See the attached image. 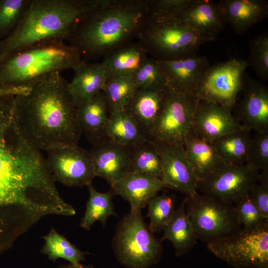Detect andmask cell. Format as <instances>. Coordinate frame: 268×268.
<instances>
[{
	"label": "cell",
	"instance_id": "obj_28",
	"mask_svg": "<svg viewBox=\"0 0 268 268\" xmlns=\"http://www.w3.org/2000/svg\"><path fill=\"white\" fill-rule=\"evenodd\" d=\"M105 136L114 142L129 148L149 139L135 121L125 110L110 113L105 128Z\"/></svg>",
	"mask_w": 268,
	"mask_h": 268
},
{
	"label": "cell",
	"instance_id": "obj_20",
	"mask_svg": "<svg viewBox=\"0 0 268 268\" xmlns=\"http://www.w3.org/2000/svg\"><path fill=\"white\" fill-rule=\"evenodd\" d=\"M169 90L168 86L137 89L125 109L148 138L164 106Z\"/></svg>",
	"mask_w": 268,
	"mask_h": 268
},
{
	"label": "cell",
	"instance_id": "obj_19",
	"mask_svg": "<svg viewBox=\"0 0 268 268\" xmlns=\"http://www.w3.org/2000/svg\"><path fill=\"white\" fill-rule=\"evenodd\" d=\"M111 187L115 194L129 203L130 211L134 213H140L153 197L166 188L158 177L133 171L111 185Z\"/></svg>",
	"mask_w": 268,
	"mask_h": 268
},
{
	"label": "cell",
	"instance_id": "obj_11",
	"mask_svg": "<svg viewBox=\"0 0 268 268\" xmlns=\"http://www.w3.org/2000/svg\"><path fill=\"white\" fill-rule=\"evenodd\" d=\"M198 99L169 88L164 106L149 134V139L184 145L193 127Z\"/></svg>",
	"mask_w": 268,
	"mask_h": 268
},
{
	"label": "cell",
	"instance_id": "obj_12",
	"mask_svg": "<svg viewBox=\"0 0 268 268\" xmlns=\"http://www.w3.org/2000/svg\"><path fill=\"white\" fill-rule=\"evenodd\" d=\"M260 171L246 164H224L203 179L198 181L197 190L202 195L234 204L248 195Z\"/></svg>",
	"mask_w": 268,
	"mask_h": 268
},
{
	"label": "cell",
	"instance_id": "obj_17",
	"mask_svg": "<svg viewBox=\"0 0 268 268\" xmlns=\"http://www.w3.org/2000/svg\"><path fill=\"white\" fill-rule=\"evenodd\" d=\"M241 128L230 110L216 104L198 99L192 129L200 138L211 143Z\"/></svg>",
	"mask_w": 268,
	"mask_h": 268
},
{
	"label": "cell",
	"instance_id": "obj_31",
	"mask_svg": "<svg viewBox=\"0 0 268 268\" xmlns=\"http://www.w3.org/2000/svg\"><path fill=\"white\" fill-rule=\"evenodd\" d=\"M45 244L41 253L48 256V259L55 262L58 259H64L71 265L77 266L85 260L88 253L83 252L72 244L54 228L43 237Z\"/></svg>",
	"mask_w": 268,
	"mask_h": 268
},
{
	"label": "cell",
	"instance_id": "obj_15",
	"mask_svg": "<svg viewBox=\"0 0 268 268\" xmlns=\"http://www.w3.org/2000/svg\"><path fill=\"white\" fill-rule=\"evenodd\" d=\"M240 94L239 102L234 106L235 119L243 129L256 133L268 132V87L245 73Z\"/></svg>",
	"mask_w": 268,
	"mask_h": 268
},
{
	"label": "cell",
	"instance_id": "obj_1",
	"mask_svg": "<svg viewBox=\"0 0 268 268\" xmlns=\"http://www.w3.org/2000/svg\"><path fill=\"white\" fill-rule=\"evenodd\" d=\"M14 97L0 98V231L28 230L66 206L40 150L18 124Z\"/></svg>",
	"mask_w": 268,
	"mask_h": 268
},
{
	"label": "cell",
	"instance_id": "obj_24",
	"mask_svg": "<svg viewBox=\"0 0 268 268\" xmlns=\"http://www.w3.org/2000/svg\"><path fill=\"white\" fill-rule=\"evenodd\" d=\"M148 53L142 45L130 42L108 52L103 57L106 81L131 76L147 59Z\"/></svg>",
	"mask_w": 268,
	"mask_h": 268
},
{
	"label": "cell",
	"instance_id": "obj_13",
	"mask_svg": "<svg viewBox=\"0 0 268 268\" xmlns=\"http://www.w3.org/2000/svg\"><path fill=\"white\" fill-rule=\"evenodd\" d=\"M46 151V165L55 182L69 187H81L92 183L96 177L89 152L78 145Z\"/></svg>",
	"mask_w": 268,
	"mask_h": 268
},
{
	"label": "cell",
	"instance_id": "obj_36",
	"mask_svg": "<svg viewBox=\"0 0 268 268\" xmlns=\"http://www.w3.org/2000/svg\"><path fill=\"white\" fill-rule=\"evenodd\" d=\"M131 76L136 89L168 86L167 78L159 61L152 57H148Z\"/></svg>",
	"mask_w": 268,
	"mask_h": 268
},
{
	"label": "cell",
	"instance_id": "obj_21",
	"mask_svg": "<svg viewBox=\"0 0 268 268\" xmlns=\"http://www.w3.org/2000/svg\"><path fill=\"white\" fill-rule=\"evenodd\" d=\"M193 28L206 42L214 41L225 23L217 2L194 0L177 17Z\"/></svg>",
	"mask_w": 268,
	"mask_h": 268
},
{
	"label": "cell",
	"instance_id": "obj_23",
	"mask_svg": "<svg viewBox=\"0 0 268 268\" xmlns=\"http://www.w3.org/2000/svg\"><path fill=\"white\" fill-rule=\"evenodd\" d=\"M73 76L68 83V90L77 107L100 93L106 82L102 62L90 63L82 60L72 68Z\"/></svg>",
	"mask_w": 268,
	"mask_h": 268
},
{
	"label": "cell",
	"instance_id": "obj_22",
	"mask_svg": "<svg viewBox=\"0 0 268 268\" xmlns=\"http://www.w3.org/2000/svg\"><path fill=\"white\" fill-rule=\"evenodd\" d=\"M223 19L242 34L268 15L266 0H221L217 2Z\"/></svg>",
	"mask_w": 268,
	"mask_h": 268
},
{
	"label": "cell",
	"instance_id": "obj_14",
	"mask_svg": "<svg viewBox=\"0 0 268 268\" xmlns=\"http://www.w3.org/2000/svg\"><path fill=\"white\" fill-rule=\"evenodd\" d=\"M151 140L161 158V180L166 188L176 190L186 196L197 194L199 179L187 158L183 145Z\"/></svg>",
	"mask_w": 268,
	"mask_h": 268
},
{
	"label": "cell",
	"instance_id": "obj_18",
	"mask_svg": "<svg viewBox=\"0 0 268 268\" xmlns=\"http://www.w3.org/2000/svg\"><path fill=\"white\" fill-rule=\"evenodd\" d=\"M159 62L170 89L194 95L204 72L209 66L206 57L196 54Z\"/></svg>",
	"mask_w": 268,
	"mask_h": 268
},
{
	"label": "cell",
	"instance_id": "obj_9",
	"mask_svg": "<svg viewBox=\"0 0 268 268\" xmlns=\"http://www.w3.org/2000/svg\"><path fill=\"white\" fill-rule=\"evenodd\" d=\"M206 245L216 257L236 268H268V222Z\"/></svg>",
	"mask_w": 268,
	"mask_h": 268
},
{
	"label": "cell",
	"instance_id": "obj_8",
	"mask_svg": "<svg viewBox=\"0 0 268 268\" xmlns=\"http://www.w3.org/2000/svg\"><path fill=\"white\" fill-rule=\"evenodd\" d=\"M185 199V209L197 239L207 244L242 231L234 204L198 193Z\"/></svg>",
	"mask_w": 268,
	"mask_h": 268
},
{
	"label": "cell",
	"instance_id": "obj_38",
	"mask_svg": "<svg viewBox=\"0 0 268 268\" xmlns=\"http://www.w3.org/2000/svg\"><path fill=\"white\" fill-rule=\"evenodd\" d=\"M249 66L264 80L268 78V33L264 32L250 41Z\"/></svg>",
	"mask_w": 268,
	"mask_h": 268
},
{
	"label": "cell",
	"instance_id": "obj_7",
	"mask_svg": "<svg viewBox=\"0 0 268 268\" xmlns=\"http://www.w3.org/2000/svg\"><path fill=\"white\" fill-rule=\"evenodd\" d=\"M161 242L141 212L130 211L117 226L113 247L118 262L127 268H149L161 259Z\"/></svg>",
	"mask_w": 268,
	"mask_h": 268
},
{
	"label": "cell",
	"instance_id": "obj_40",
	"mask_svg": "<svg viewBox=\"0 0 268 268\" xmlns=\"http://www.w3.org/2000/svg\"><path fill=\"white\" fill-rule=\"evenodd\" d=\"M194 0H147L151 15L176 17Z\"/></svg>",
	"mask_w": 268,
	"mask_h": 268
},
{
	"label": "cell",
	"instance_id": "obj_25",
	"mask_svg": "<svg viewBox=\"0 0 268 268\" xmlns=\"http://www.w3.org/2000/svg\"><path fill=\"white\" fill-rule=\"evenodd\" d=\"M110 112L102 91L77 107V118L82 134L94 145L105 137Z\"/></svg>",
	"mask_w": 268,
	"mask_h": 268
},
{
	"label": "cell",
	"instance_id": "obj_42",
	"mask_svg": "<svg viewBox=\"0 0 268 268\" xmlns=\"http://www.w3.org/2000/svg\"><path fill=\"white\" fill-rule=\"evenodd\" d=\"M12 93L13 90L11 87L0 84V98L10 96Z\"/></svg>",
	"mask_w": 268,
	"mask_h": 268
},
{
	"label": "cell",
	"instance_id": "obj_29",
	"mask_svg": "<svg viewBox=\"0 0 268 268\" xmlns=\"http://www.w3.org/2000/svg\"><path fill=\"white\" fill-rule=\"evenodd\" d=\"M252 137L251 131L242 128L220 137L211 144L225 164L241 165L246 163Z\"/></svg>",
	"mask_w": 268,
	"mask_h": 268
},
{
	"label": "cell",
	"instance_id": "obj_43",
	"mask_svg": "<svg viewBox=\"0 0 268 268\" xmlns=\"http://www.w3.org/2000/svg\"><path fill=\"white\" fill-rule=\"evenodd\" d=\"M59 268H94L92 266H83L80 265L79 266H75L71 265V264H64L61 265Z\"/></svg>",
	"mask_w": 268,
	"mask_h": 268
},
{
	"label": "cell",
	"instance_id": "obj_30",
	"mask_svg": "<svg viewBox=\"0 0 268 268\" xmlns=\"http://www.w3.org/2000/svg\"><path fill=\"white\" fill-rule=\"evenodd\" d=\"M86 186L89 198L79 225L81 228L88 230L97 221L100 222L104 226L110 216H117V214L112 201L115 194L112 189L106 193H100L96 191L92 183Z\"/></svg>",
	"mask_w": 268,
	"mask_h": 268
},
{
	"label": "cell",
	"instance_id": "obj_3",
	"mask_svg": "<svg viewBox=\"0 0 268 268\" xmlns=\"http://www.w3.org/2000/svg\"><path fill=\"white\" fill-rule=\"evenodd\" d=\"M147 0H121L105 8H89L69 40L82 60L104 57L132 41L150 16Z\"/></svg>",
	"mask_w": 268,
	"mask_h": 268
},
{
	"label": "cell",
	"instance_id": "obj_34",
	"mask_svg": "<svg viewBox=\"0 0 268 268\" xmlns=\"http://www.w3.org/2000/svg\"><path fill=\"white\" fill-rule=\"evenodd\" d=\"M175 198L167 194L156 195L147 203L148 227L153 233L163 230L172 219L175 208Z\"/></svg>",
	"mask_w": 268,
	"mask_h": 268
},
{
	"label": "cell",
	"instance_id": "obj_2",
	"mask_svg": "<svg viewBox=\"0 0 268 268\" xmlns=\"http://www.w3.org/2000/svg\"><path fill=\"white\" fill-rule=\"evenodd\" d=\"M68 83L61 72H53L30 83L27 93L14 97L18 124L40 150L78 145L82 132Z\"/></svg>",
	"mask_w": 268,
	"mask_h": 268
},
{
	"label": "cell",
	"instance_id": "obj_16",
	"mask_svg": "<svg viewBox=\"0 0 268 268\" xmlns=\"http://www.w3.org/2000/svg\"><path fill=\"white\" fill-rule=\"evenodd\" d=\"M92 146L89 153L96 177L105 179L111 185L132 172L130 148L106 136Z\"/></svg>",
	"mask_w": 268,
	"mask_h": 268
},
{
	"label": "cell",
	"instance_id": "obj_10",
	"mask_svg": "<svg viewBox=\"0 0 268 268\" xmlns=\"http://www.w3.org/2000/svg\"><path fill=\"white\" fill-rule=\"evenodd\" d=\"M248 61L232 59L209 66L195 93L199 100L210 102L231 111L241 91Z\"/></svg>",
	"mask_w": 268,
	"mask_h": 268
},
{
	"label": "cell",
	"instance_id": "obj_37",
	"mask_svg": "<svg viewBox=\"0 0 268 268\" xmlns=\"http://www.w3.org/2000/svg\"><path fill=\"white\" fill-rule=\"evenodd\" d=\"M234 205L243 232L253 231L268 222L249 194L240 199Z\"/></svg>",
	"mask_w": 268,
	"mask_h": 268
},
{
	"label": "cell",
	"instance_id": "obj_35",
	"mask_svg": "<svg viewBox=\"0 0 268 268\" xmlns=\"http://www.w3.org/2000/svg\"><path fill=\"white\" fill-rule=\"evenodd\" d=\"M30 0H0V41L9 36L22 20Z\"/></svg>",
	"mask_w": 268,
	"mask_h": 268
},
{
	"label": "cell",
	"instance_id": "obj_41",
	"mask_svg": "<svg viewBox=\"0 0 268 268\" xmlns=\"http://www.w3.org/2000/svg\"><path fill=\"white\" fill-rule=\"evenodd\" d=\"M249 195L264 217L268 220V170L260 172Z\"/></svg>",
	"mask_w": 268,
	"mask_h": 268
},
{
	"label": "cell",
	"instance_id": "obj_27",
	"mask_svg": "<svg viewBox=\"0 0 268 268\" xmlns=\"http://www.w3.org/2000/svg\"><path fill=\"white\" fill-rule=\"evenodd\" d=\"M163 231L164 234L160 240H168L172 242L176 257L187 253L195 245L198 239L185 209V199L176 209Z\"/></svg>",
	"mask_w": 268,
	"mask_h": 268
},
{
	"label": "cell",
	"instance_id": "obj_5",
	"mask_svg": "<svg viewBox=\"0 0 268 268\" xmlns=\"http://www.w3.org/2000/svg\"><path fill=\"white\" fill-rule=\"evenodd\" d=\"M82 60L77 50L65 42H40L14 52L0 62V84L28 86L44 75L72 69Z\"/></svg>",
	"mask_w": 268,
	"mask_h": 268
},
{
	"label": "cell",
	"instance_id": "obj_32",
	"mask_svg": "<svg viewBox=\"0 0 268 268\" xmlns=\"http://www.w3.org/2000/svg\"><path fill=\"white\" fill-rule=\"evenodd\" d=\"M130 160L132 171L161 179V158L151 140L148 139L130 148Z\"/></svg>",
	"mask_w": 268,
	"mask_h": 268
},
{
	"label": "cell",
	"instance_id": "obj_26",
	"mask_svg": "<svg viewBox=\"0 0 268 268\" xmlns=\"http://www.w3.org/2000/svg\"><path fill=\"white\" fill-rule=\"evenodd\" d=\"M183 146L199 180L225 164L212 144L200 138L193 129L187 134Z\"/></svg>",
	"mask_w": 268,
	"mask_h": 268
},
{
	"label": "cell",
	"instance_id": "obj_4",
	"mask_svg": "<svg viewBox=\"0 0 268 268\" xmlns=\"http://www.w3.org/2000/svg\"><path fill=\"white\" fill-rule=\"evenodd\" d=\"M88 9L85 0H30L18 26L0 41V62L14 52L40 42L69 41Z\"/></svg>",
	"mask_w": 268,
	"mask_h": 268
},
{
	"label": "cell",
	"instance_id": "obj_6",
	"mask_svg": "<svg viewBox=\"0 0 268 268\" xmlns=\"http://www.w3.org/2000/svg\"><path fill=\"white\" fill-rule=\"evenodd\" d=\"M136 38L148 54L159 61L195 54L206 42L193 28L176 17L151 15Z\"/></svg>",
	"mask_w": 268,
	"mask_h": 268
},
{
	"label": "cell",
	"instance_id": "obj_33",
	"mask_svg": "<svg viewBox=\"0 0 268 268\" xmlns=\"http://www.w3.org/2000/svg\"><path fill=\"white\" fill-rule=\"evenodd\" d=\"M136 88L131 76L106 81L102 90L110 113L124 110Z\"/></svg>",
	"mask_w": 268,
	"mask_h": 268
},
{
	"label": "cell",
	"instance_id": "obj_39",
	"mask_svg": "<svg viewBox=\"0 0 268 268\" xmlns=\"http://www.w3.org/2000/svg\"><path fill=\"white\" fill-rule=\"evenodd\" d=\"M245 164L260 172L268 170V132L256 133L252 137Z\"/></svg>",
	"mask_w": 268,
	"mask_h": 268
}]
</instances>
